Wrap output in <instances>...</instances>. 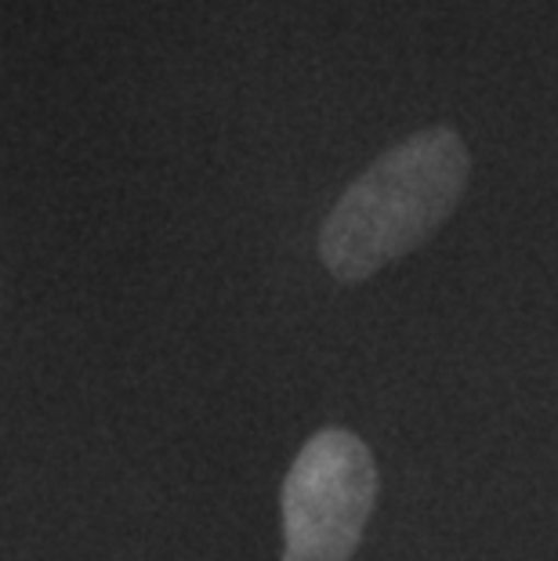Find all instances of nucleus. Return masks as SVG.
Listing matches in <instances>:
<instances>
[{
	"label": "nucleus",
	"instance_id": "obj_1",
	"mask_svg": "<svg viewBox=\"0 0 558 561\" xmlns=\"http://www.w3.org/2000/svg\"><path fill=\"white\" fill-rule=\"evenodd\" d=\"M471 174L454 127H424L382 152L327 214L319 257L341 283H363L418 250L454 214Z\"/></svg>",
	"mask_w": 558,
	"mask_h": 561
},
{
	"label": "nucleus",
	"instance_id": "obj_2",
	"mask_svg": "<svg viewBox=\"0 0 558 561\" xmlns=\"http://www.w3.org/2000/svg\"><path fill=\"white\" fill-rule=\"evenodd\" d=\"M377 500L371 449L327 427L301 446L283 479V561H349Z\"/></svg>",
	"mask_w": 558,
	"mask_h": 561
}]
</instances>
